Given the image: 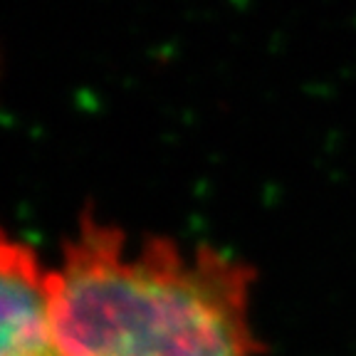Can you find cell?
<instances>
[{"instance_id":"6da1fadb","label":"cell","mask_w":356,"mask_h":356,"mask_svg":"<svg viewBox=\"0 0 356 356\" xmlns=\"http://www.w3.org/2000/svg\"><path fill=\"white\" fill-rule=\"evenodd\" d=\"M252 270L213 245L134 240L79 218L52 275L40 356H260Z\"/></svg>"},{"instance_id":"7a4b0ae2","label":"cell","mask_w":356,"mask_h":356,"mask_svg":"<svg viewBox=\"0 0 356 356\" xmlns=\"http://www.w3.org/2000/svg\"><path fill=\"white\" fill-rule=\"evenodd\" d=\"M52 275L33 245L0 225V356H40L50 329Z\"/></svg>"}]
</instances>
